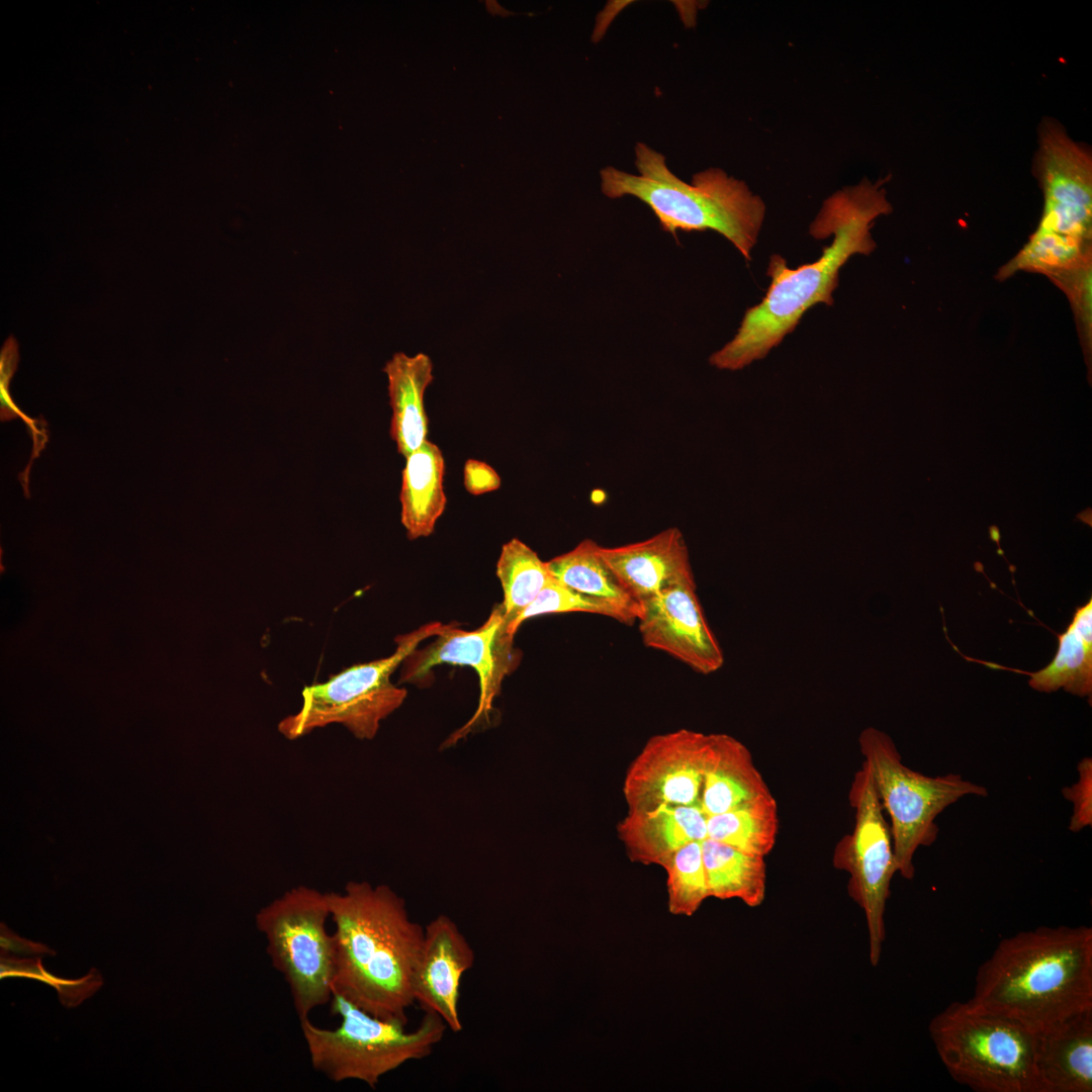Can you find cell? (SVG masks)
<instances>
[{
	"instance_id": "1",
	"label": "cell",
	"mask_w": 1092,
	"mask_h": 1092,
	"mask_svg": "<svg viewBox=\"0 0 1092 1092\" xmlns=\"http://www.w3.org/2000/svg\"><path fill=\"white\" fill-rule=\"evenodd\" d=\"M891 211L883 182L863 180L828 197L810 224V234L820 240L834 235L831 245L817 261L797 269L789 268L782 256L772 255L765 296L745 311L734 338L711 355L710 363L718 369H742L765 357L795 330L810 307L820 302L832 305L840 268L852 255H869L876 249L873 222Z\"/></svg>"
},
{
	"instance_id": "2",
	"label": "cell",
	"mask_w": 1092,
	"mask_h": 1092,
	"mask_svg": "<svg viewBox=\"0 0 1092 1092\" xmlns=\"http://www.w3.org/2000/svg\"><path fill=\"white\" fill-rule=\"evenodd\" d=\"M335 929L333 994L406 1025L425 928L387 885L349 882L328 892Z\"/></svg>"
},
{
	"instance_id": "3",
	"label": "cell",
	"mask_w": 1092,
	"mask_h": 1092,
	"mask_svg": "<svg viewBox=\"0 0 1092 1092\" xmlns=\"http://www.w3.org/2000/svg\"><path fill=\"white\" fill-rule=\"evenodd\" d=\"M971 1000L1032 1032L1092 1009V928L1038 926L1002 939Z\"/></svg>"
},
{
	"instance_id": "4",
	"label": "cell",
	"mask_w": 1092,
	"mask_h": 1092,
	"mask_svg": "<svg viewBox=\"0 0 1092 1092\" xmlns=\"http://www.w3.org/2000/svg\"><path fill=\"white\" fill-rule=\"evenodd\" d=\"M638 175L612 166L600 171L601 190L609 198L631 195L653 211L664 232L712 230L730 241L746 260L762 226L765 205L745 182L720 168L695 174L691 183L674 175L665 157L644 143L635 147Z\"/></svg>"
},
{
	"instance_id": "5",
	"label": "cell",
	"mask_w": 1092,
	"mask_h": 1092,
	"mask_svg": "<svg viewBox=\"0 0 1092 1092\" xmlns=\"http://www.w3.org/2000/svg\"><path fill=\"white\" fill-rule=\"evenodd\" d=\"M929 1034L952 1079L978 1092H1040L1035 1032L973 1000L953 1001L934 1015Z\"/></svg>"
},
{
	"instance_id": "6",
	"label": "cell",
	"mask_w": 1092,
	"mask_h": 1092,
	"mask_svg": "<svg viewBox=\"0 0 1092 1092\" xmlns=\"http://www.w3.org/2000/svg\"><path fill=\"white\" fill-rule=\"evenodd\" d=\"M331 1013L341 1019L333 1029L300 1021L311 1066L335 1083L355 1080L374 1089L386 1074L410 1061L429 1057L448 1028L435 1013L425 1012L419 1026L371 1015L333 994Z\"/></svg>"
},
{
	"instance_id": "7",
	"label": "cell",
	"mask_w": 1092,
	"mask_h": 1092,
	"mask_svg": "<svg viewBox=\"0 0 1092 1092\" xmlns=\"http://www.w3.org/2000/svg\"><path fill=\"white\" fill-rule=\"evenodd\" d=\"M858 743L863 763L891 820L897 873L911 880L915 873V852L937 838V816L960 799L986 797L988 791L958 774L928 777L913 770L904 764L892 738L877 728L863 729Z\"/></svg>"
},
{
	"instance_id": "8",
	"label": "cell",
	"mask_w": 1092,
	"mask_h": 1092,
	"mask_svg": "<svg viewBox=\"0 0 1092 1092\" xmlns=\"http://www.w3.org/2000/svg\"><path fill=\"white\" fill-rule=\"evenodd\" d=\"M451 624L430 623L395 638L396 650L388 657L353 665L326 682L305 687L300 709L278 723L287 739L300 738L331 724H341L358 739H373L380 723L398 709L406 691L390 680L393 671L426 638L437 636Z\"/></svg>"
},
{
	"instance_id": "9",
	"label": "cell",
	"mask_w": 1092,
	"mask_h": 1092,
	"mask_svg": "<svg viewBox=\"0 0 1092 1092\" xmlns=\"http://www.w3.org/2000/svg\"><path fill=\"white\" fill-rule=\"evenodd\" d=\"M328 893L296 886L262 907L256 928L266 939L271 964L284 978L299 1021L330 1003L333 996L334 941L327 931Z\"/></svg>"
},
{
	"instance_id": "10",
	"label": "cell",
	"mask_w": 1092,
	"mask_h": 1092,
	"mask_svg": "<svg viewBox=\"0 0 1092 1092\" xmlns=\"http://www.w3.org/2000/svg\"><path fill=\"white\" fill-rule=\"evenodd\" d=\"M849 801L854 809V827L837 843L833 864L849 875L848 894L864 912L870 962L876 967L886 937V904L897 867L890 825L863 762L851 783Z\"/></svg>"
},
{
	"instance_id": "11",
	"label": "cell",
	"mask_w": 1092,
	"mask_h": 1092,
	"mask_svg": "<svg viewBox=\"0 0 1092 1092\" xmlns=\"http://www.w3.org/2000/svg\"><path fill=\"white\" fill-rule=\"evenodd\" d=\"M436 638L426 648L416 649L403 660L399 682H420L428 676L432 667L442 663L468 665L477 672L479 699L476 711L446 739L443 748H447L474 731L479 724L489 721L503 680L517 668L521 654L513 645L514 636L508 630L502 604L493 608L478 629L459 630L452 623Z\"/></svg>"
},
{
	"instance_id": "12",
	"label": "cell",
	"mask_w": 1092,
	"mask_h": 1092,
	"mask_svg": "<svg viewBox=\"0 0 1092 1092\" xmlns=\"http://www.w3.org/2000/svg\"><path fill=\"white\" fill-rule=\"evenodd\" d=\"M711 734L678 729L650 737L627 768L623 794L628 812L701 804Z\"/></svg>"
},
{
	"instance_id": "13",
	"label": "cell",
	"mask_w": 1092,
	"mask_h": 1092,
	"mask_svg": "<svg viewBox=\"0 0 1092 1092\" xmlns=\"http://www.w3.org/2000/svg\"><path fill=\"white\" fill-rule=\"evenodd\" d=\"M1035 174L1043 192L1038 231L1092 244V158L1056 120L1039 127Z\"/></svg>"
},
{
	"instance_id": "14",
	"label": "cell",
	"mask_w": 1092,
	"mask_h": 1092,
	"mask_svg": "<svg viewBox=\"0 0 1092 1092\" xmlns=\"http://www.w3.org/2000/svg\"><path fill=\"white\" fill-rule=\"evenodd\" d=\"M637 620L644 644L695 671L710 674L724 664L723 650L702 610L695 581L673 585L640 603Z\"/></svg>"
},
{
	"instance_id": "15",
	"label": "cell",
	"mask_w": 1092,
	"mask_h": 1092,
	"mask_svg": "<svg viewBox=\"0 0 1092 1092\" xmlns=\"http://www.w3.org/2000/svg\"><path fill=\"white\" fill-rule=\"evenodd\" d=\"M421 956L413 982L415 1003L424 1012L440 1016L457 1033L463 1024L459 1013L461 980L475 962V953L458 925L447 915L427 924Z\"/></svg>"
},
{
	"instance_id": "16",
	"label": "cell",
	"mask_w": 1092,
	"mask_h": 1092,
	"mask_svg": "<svg viewBox=\"0 0 1092 1092\" xmlns=\"http://www.w3.org/2000/svg\"><path fill=\"white\" fill-rule=\"evenodd\" d=\"M599 552L625 590L639 604L673 585L695 581L688 546L679 529Z\"/></svg>"
},
{
	"instance_id": "17",
	"label": "cell",
	"mask_w": 1092,
	"mask_h": 1092,
	"mask_svg": "<svg viewBox=\"0 0 1092 1092\" xmlns=\"http://www.w3.org/2000/svg\"><path fill=\"white\" fill-rule=\"evenodd\" d=\"M1040 1092L1092 1091V1009L1035 1032Z\"/></svg>"
},
{
	"instance_id": "18",
	"label": "cell",
	"mask_w": 1092,
	"mask_h": 1092,
	"mask_svg": "<svg viewBox=\"0 0 1092 1092\" xmlns=\"http://www.w3.org/2000/svg\"><path fill=\"white\" fill-rule=\"evenodd\" d=\"M617 833L631 861L663 868L677 849L707 838V815L699 805L628 812Z\"/></svg>"
},
{
	"instance_id": "19",
	"label": "cell",
	"mask_w": 1092,
	"mask_h": 1092,
	"mask_svg": "<svg viewBox=\"0 0 1092 1092\" xmlns=\"http://www.w3.org/2000/svg\"><path fill=\"white\" fill-rule=\"evenodd\" d=\"M774 798L750 750L737 738L712 733L701 794L707 816Z\"/></svg>"
},
{
	"instance_id": "20",
	"label": "cell",
	"mask_w": 1092,
	"mask_h": 1092,
	"mask_svg": "<svg viewBox=\"0 0 1092 1092\" xmlns=\"http://www.w3.org/2000/svg\"><path fill=\"white\" fill-rule=\"evenodd\" d=\"M387 390L391 407L390 436L404 458L428 439L429 421L424 395L433 381V363L424 353H395L386 362Z\"/></svg>"
},
{
	"instance_id": "21",
	"label": "cell",
	"mask_w": 1092,
	"mask_h": 1092,
	"mask_svg": "<svg viewBox=\"0 0 1092 1092\" xmlns=\"http://www.w3.org/2000/svg\"><path fill=\"white\" fill-rule=\"evenodd\" d=\"M1059 646L1052 661L1043 668L1028 672L996 663L971 659L992 668L1008 669L1030 676L1029 686L1038 692L1051 693L1063 688L1081 697H1092V598L1078 606L1065 632L1057 634Z\"/></svg>"
},
{
	"instance_id": "22",
	"label": "cell",
	"mask_w": 1092,
	"mask_h": 1092,
	"mask_svg": "<svg viewBox=\"0 0 1092 1092\" xmlns=\"http://www.w3.org/2000/svg\"><path fill=\"white\" fill-rule=\"evenodd\" d=\"M444 475L442 451L429 440L405 458L399 493L400 521L411 540L430 536L444 513Z\"/></svg>"
},
{
	"instance_id": "23",
	"label": "cell",
	"mask_w": 1092,
	"mask_h": 1092,
	"mask_svg": "<svg viewBox=\"0 0 1092 1092\" xmlns=\"http://www.w3.org/2000/svg\"><path fill=\"white\" fill-rule=\"evenodd\" d=\"M599 544L582 540L570 551L547 561L554 578L588 597L604 601L620 610L634 624L641 607L622 586L599 552Z\"/></svg>"
},
{
	"instance_id": "24",
	"label": "cell",
	"mask_w": 1092,
	"mask_h": 1092,
	"mask_svg": "<svg viewBox=\"0 0 1092 1092\" xmlns=\"http://www.w3.org/2000/svg\"><path fill=\"white\" fill-rule=\"evenodd\" d=\"M702 853L710 897L739 899L749 907L762 904L766 889L763 856L708 837L702 841Z\"/></svg>"
},
{
	"instance_id": "25",
	"label": "cell",
	"mask_w": 1092,
	"mask_h": 1092,
	"mask_svg": "<svg viewBox=\"0 0 1092 1092\" xmlns=\"http://www.w3.org/2000/svg\"><path fill=\"white\" fill-rule=\"evenodd\" d=\"M496 575L504 592V618L509 632L515 636L518 620L535 601L552 574L547 562L520 539L514 538L502 547L496 563Z\"/></svg>"
},
{
	"instance_id": "26",
	"label": "cell",
	"mask_w": 1092,
	"mask_h": 1092,
	"mask_svg": "<svg viewBox=\"0 0 1092 1092\" xmlns=\"http://www.w3.org/2000/svg\"><path fill=\"white\" fill-rule=\"evenodd\" d=\"M779 828V810L775 798L707 816L708 838L763 857L771 852Z\"/></svg>"
},
{
	"instance_id": "27",
	"label": "cell",
	"mask_w": 1092,
	"mask_h": 1092,
	"mask_svg": "<svg viewBox=\"0 0 1092 1092\" xmlns=\"http://www.w3.org/2000/svg\"><path fill=\"white\" fill-rule=\"evenodd\" d=\"M1089 256H1092V244L1035 230L1021 250L998 270L996 279L1003 281L1020 271L1048 277L1076 266Z\"/></svg>"
},
{
	"instance_id": "28",
	"label": "cell",
	"mask_w": 1092,
	"mask_h": 1092,
	"mask_svg": "<svg viewBox=\"0 0 1092 1092\" xmlns=\"http://www.w3.org/2000/svg\"><path fill=\"white\" fill-rule=\"evenodd\" d=\"M663 869L667 874L668 911L673 915L692 916L710 897L702 841H693L677 849Z\"/></svg>"
},
{
	"instance_id": "29",
	"label": "cell",
	"mask_w": 1092,
	"mask_h": 1092,
	"mask_svg": "<svg viewBox=\"0 0 1092 1092\" xmlns=\"http://www.w3.org/2000/svg\"><path fill=\"white\" fill-rule=\"evenodd\" d=\"M1067 296L1088 368V382L1092 378V256L1069 269L1048 276Z\"/></svg>"
},
{
	"instance_id": "30",
	"label": "cell",
	"mask_w": 1092,
	"mask_h": 1092,
	"mask_svg": "<svg viewBox=\"0 0 1092 1092\" xmlns=\"http://www.w3.org/2000/svg\"><path fill=\"white\" fill-rule=\"evenodd\" d=\"M1 979L7 977L32 978L44 982L54 987L60 998V1002L67 1008H73L81 1004L85 999L92 996L103 984L101 975L96 969L78 980H66L48 973L40 958L17 959L8 952L1 951Z\"/></svg>"
},
{
	"instance_id": "31",
	"label": "cell",
	"mask_w": 1092,
	"mask_h": 1092,
	"mask_svg": "<svg viewBox=\"0 0 1092 1092\" xmlns=\"http://www.w3.org/2000/svg\"><path fill=\"white\" fill-rule=\"evenodd\" d=\"M570 612L603 615L622 624L630 625L628 618L611 604L580 594L551 576L535 601L519 618L518 627L530 618Z\"/></svg>"
},
{
	"instance_id": "32",
	"label": "cell",
	"mask_w": 1092,
	"mask_h": 1092,
	"mask_svg": "<svg viewBox=\"0 0 1092 1092\" xmlns=\"http://www.w3.org/2000/svg\"><path fill=\"white\" fill-rule=\"evenodd\" d=\"M1078 780L1062 789L1063 797L1073 804L1069 829L1080 832L1092 825V759L1082 758L1077 766Z\"/></svg>"
},
{
	"instance_id": "33",
	"label": "cell",
	"mask_w": 1092,
	"mask_h": 1092,
	"mask_svg": "<svg viewBox=\"0 0 1092 1092\" xmlns=\"http://www.w3.org/2000/svg\"><path fill=\"white\" fill-rule=\"evenodd\" d=\"M17 362L18 358L12 354H5L0 357L1 420L9 421L16 417H20L29 429L33 431L32 437L35 445L37 427H35L34 421L24 415L14 403L9 392L10 380L16 370Z\"/></svg>"
},
{
	"instance_id": "34",
	"label": "cell",
	"mask_w": 1092,
	"mask_h": 1092,
	"mask_svg": "<svg viewBox=\"0 0 1092 1092\" xmlns=\"http://www.w3.org/2000/svg\"><path fill=\"white\" fill-rule=\"evenodd\" d=\"M463 482L470 494L480 495L498 489L502 479L494 468L487 463L468 459L464 464Z\"/></svg>"
},
{
	"instance_id": "35",
	"label": "cell",
	"mask_w": 1092,
	"mask_h": 1092,
	"mask_svg": "<svg viewBox=\"0 0 1092 1092\" xmlns=\"http://www.w3.org/2000/svg\"><path fill=\"white\" fill-rule=\"evenodd\" d=\"M0 946L1 951L17 956L56 954L55 950L48 945L20 937L3 923H1L0 927Z\"/></svg>"
}]
</instances>
